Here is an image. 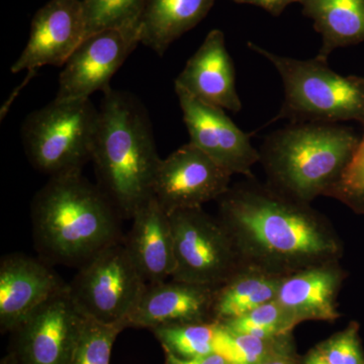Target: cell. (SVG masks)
I'll return each instance as SVG.
<instances>
[{
  "mask_svg": "<svg viewBox=\"0 0 364 364\" xmlns=\"http://www.w3.org/2000/svg\"><path fill=\"white\" fill-rule=\"evenodd\" d=\"M248 48L277 69L284 100L277 119L341 124L358 122L364 128V77L340 75L328 60H299L275 54L248 42Z\"/></svg>",
  "mask_w": 364,
  "mask_h": 364,
  "instance_id": "obj_5",
  "label": "cell"
},
{
  "mask_svg": "<svg viewBox=\"0 0 364 364\" xmlns=\"http://www.w3.org/2000/svg\"><path fill=\"white\" fill-rule=\"evenodd\" d=\"M147 284L122 240L81 265L68 291L83 317L127 328Z\"/></svg>",
  "mask_w": 364,
  "mask_h": 364,
  "instance_id": "obj_7",
  "label": "cell"
},
{
  "mask_svg": "<svg viewBox=\"0 0 364 364\" xmlns=\"http://www.w3.org/2000/svg\"><path fill=\"white\" fill-rule=\"evenodd\" d=\"M164 351L177 358H195L218 354L221 323L215 321L182 323L152 329Z\"/></svg>",
  "mask_w": 364,
  "mask_h": 364,
  "instance_id": "obj_22",
  "label": "cell"
},
{
  "mask_svg": "<svg viewBox=\"0 0 364 364\" xmlns=\"http://www.w3.org/2000/svg\"><path fill=\"white\" fill-rule=\"evenodd\" d=\"M360 138L342 124L289 123L264 139L259 163L268 184L311 203L338 181Z\"/></svg>",
  "mask_w": 364,
  "mask_h": 364,
  "instance_id": "obj_4",
  "label": "cell"
},
{
  "mask_svg": "<svg viewBox=\"0 0 364 364\" xmlns=\"http://www.w3.org/2000/svg\"><path fill=\"white\" fill-rule=\"evenodd\" d=\"M345 279L339 261L321 263L284 277L275 299L296 326L305 321L333 322L341 317L338 296Z\"/></svg>",
  "mask_w": 364,
  "mask_h": 364,
  "instance_id": "obj_16",
  "label": "cell"
},
{
  "mask_svg": "<svg viewBox=\"0 0 364 364\" xmlns=\"http://www.w3.org/2000/svg\"><path fill=\"white\" fill-rule=\"evenodd\" d=\"M165 364H231L219 354L203 356V358H181L165 351Z\"/></svg>",
  "mask_w": 364,
  "mask_h": 364,
  "instance_id": "obj_30",
  "label": "cell"
},
{
  "mask_svg": "<svg viewBox=\"0 0 364 364\" xmlns=\"http://www.w3.org/2000/svg\"><path fill=\"white\" fill-rule=\"evenodd\" d=\"M217 0H146L141 14V44L163 56L172 43L208 16Z\"/></svg>",
  "mask_w": 364,
  "mask_h": 364,
  "instance_id": "obj_19",
  "label": "cell"
},
{
  "mask_svg": "<svg viewBox=\"0 0 364 364\" xmlns=\"http://www.w3.org/2000/svg\"><path fill=\"white\" fill-rule=\"evenodd\" d=\"M81 2L87 37L107 28L139 23L146 0H81Z\"/></svg>",
  "mask_w": 364,
  "mask_h": 364,
  "instance_id": "obj_23",
  "label": "cell"
},
{
  "mask_svg": "<svg viewBox=\"0 0 364 364\" xmlns=\"http://www.w3.org/2000/svg\"><path fill=\"white\" fill-rule=\"evenodd\" d=\"M97 122L90 98H55L31 112L21 126L28 161L51 177L82 171L92 158Z\"/></svg>",
  "mask_w": 364,
  "mask_h": 364,
  "instance_id": "obj_6",
  "label": "cell"
},
{
  "mask_svg": "<svg viewBox=\"0 0 364 364\" xmlns=\"http://www.w3.org/2000/svg\"><path fill=\"white\" fill-rule=\"evenodd\" d=\"M228 330V329H227ZM229 331L227 360L231 364H260L273 354L294 346L291 333L273 338Z\"/></svg>",
  "mask_w": 364,
  "mask_h": 364,
  "instance_id": "obj_26",
  "label": "cell"
},
{
  "mask_svg": "<svg viewBox=\"0 0 364 364\" xmlns=\"http://www.w3.org/2000/svg\"><path fill=\"white\" fill-rule=\"evenodd\" d=\"M159 157L149 114L130 92L104 93L92 158L97 186L122 218L132 219L152 196Z\"/></svg>",
  "mask_w": 364,
  "mask_h": 364,
  "instance_id": "obj_3",
  "label": "cell"
},
{
  "mask_svg": "<svg viewBox=\"0 0 364 364\" xmlns=\"http://www.w3.org/2000/svg\"><path fill=\"white\" fill-rule=\"evenodd\" d=\"M231 178L230 172L188 143L161 159L153 181L152 196L168 214L203 208L227 193Z\"/></svg>",
  "mask_w": 364,
  "mask_h": 364,
  "instance_id": "obj_10",
  "label": "cell"
},
{
  "mask_svg": "<svg viewBox=\"0 0 364 364\" xmlns=\"http://www.w3.org/2000/svg\"><path fill=\"white\" fill-rule=\"evenodd\" d=\"M221 324L230 331L259 338H273L289 334L296 327L277 299L268 301L241 317L226 321Z\"/></svg>",
  "mask_w": 364,
  "mask_h": 364,
  "instance_id": "obj_24",
  "label": "cell"
},
{
  "mask_svg": "<svg viewBox=\"0 0 364 364\" xmlns=\"http://www.w3.org/2000/svg\"><path fill=\"white\" fill-rule=\"evenodd\" d=\"M85 37L81 0H49L33 16L28 43L11 72L63 67Z\"/></svg>",
  "mask_w": 364,
  "mask_h": 364,
  "instance_id": "obj_13",
  "label": "cell"
},
{
  "mask_svg": "<svg viewBox=\"0 0 364 364\" xmlns=\"http://www.w3.org/2000/svg\"><path fill=\"white\" fill-rule=\"evenodd\" d=\"M303 14L322 38L317 56L364 42V0H303Z\"/></svg>",
  "mask_w": 364,
  "mask_h": 364,
  "instance_id": "obj_20",
  "label": "cell"
},
{
  "mask_svg": "<svg viewBox=\"0 0 364 364\" xmlns=\"http://www.w3.org/2000/svg\"><path fill=\"white\" fill-rule=\"evenodd\" d=\"M0 364H16L14 363L13 355L11 353L7 354L6 358H2L1 363Z\"/></svg>",
  "mask_w": 364,
  "mask_h": 364,
  "instance_id": "obj_33",
  "label": "cell"
},
{
  "mask_svg": "<svg viewBox=\"0 0 364 364\" xmlns=\"http://www.w3.org/2000/svg\"><path fill=\"white\" fill-rule=\"evenodd\" d=\"M301 1L303 0H234L236 4L261 7L273 16H279L287 6L296 2L301 4Z\"/></svg>",
  "mask_w": 364,
  "mask_h": 364,
  "instance_id": "obj_29",
  "label": "cell"
},
{
  "mask_svg": "<svg viewBox=\"0 0 364 364\" xmlns=\"http://www.w3.org/2000/svg\"><path fill=\"white\" fill-rule=\"evenodd\" d=\"M260 364H301V358L296 354V347L273 354Z\"/></svg>",
  "mask_w": 364,
  "mask_h": 364,
  "instance_id": "obj_31",
  "label": "cell"
},
{
  "mask_svg": "<svg viewBox=\"0 0 364 364\" xmlns=\"http://www.w3.org/2000/svg\"><path fill=\"white\" fill-rule=\"evenodd\" d=\"M85 320L67 284L13 332L14 363L70 364Z\"/></svg>",
  "mask_w": 364,
  "mask_h": 364,
  "instance_id": "obj_11",
  "label": "cell"
},
{
  "mask_svg": "<svg viewBox=\"0 0 364 364\" xmlns=\"http://www.w3.org/2000/svg\"><path fill=\"white\" fill-rule=\"evenodd\" d=\"M139 44V23L87 36L63 66L56 98L78 100L90 98L97 91L105 93L111 88L114 74Z\"/></svg>",
  "mask_w": 364,
  "mask_h": 364,
  "instance_id": "obj_9",
  "label": "cell"
},
{
  "mask_svg": "<svg viewBox=\"0 0 364 364\" xmlns=\"http://www.w3.org/2000/svg\"><path fill=\"white\" fill-rule=\"evenodd\" d=\"M301 364H329L325 358L321 355L320 352L316 347L311 349L305 356L301 358Z\"/></svg>",
  "mask_w": 364,
  "mask_h": 364,
  "instance_id": "obj_32",
  "label": "cell"
},
{
  "mask_svg": "<svg viewBox=\"0 0 364 364\" xmlns=\"http://www.w3.org/2000/svg\"><path fill=\"white\" fill-rule=\"evenodd\" d=\"M282 279L260 268L246 265L215 289L213 320L219 323L233 320L273 301Z\"/></svg>",
  "mask_w": 364,
  "mask_h": 364,
  "instance_id": "obj_21",
  "label": "cell"
},
{
  "mask_svg": "<svg viewBox=\"0 0 364 364\" xmlns=\"http://www.w3.org/2000/svg\"><path fill=\"white\" fill-rule=\"evenodd\" d=\"M54 270L42 261L9 254L0 262V329L14 332L48 299L65 289Z\"/></svg>",
  "mask_w": 364,
  "mask_h": 364,
  "instance_id": "obj_14",
  "label": "cell"
},
{
  "mask_svg": "<svg viewBox=\"0 0 364 364\" xmlns=\"http://www.w3.org/2000/svg\"><path fill=\"white\" fill-rule=\"evenodd\" d=\"M316 348L329 364H364V353L359 338V325L351 322Z\"/></svg>",
  "mask_w": 364,
  "mask_h": 364,
  "instance_id": "obj_28",
  "label": "cell"
},
{
  "mask_svg": "<svg viewBox=\"0 0 364 364\" xmlns=\"http://www.w3.org/2000/svg\"><path fill=\"white\" fill-rule=\"evenodd\" d=\"M215 289L174 279L147 284L127 318L126 327L152 330L161 326L213 320Z\"/></svg>",
  "mask_w": 364,
  "mask_h": 364,
  "instance_id": "obj_17",
  "label": "cell"
},
{
  "mask_svg": "<svg viewBox=\"0 0 364 364\" xmlns=\"http://www.w3.org/2000/svg\"><path fill=\"white\" fill-rule=\"evenodd\" d=\"M122 325L104 324L86 318L74 349L70 364H109L112 346Z\"/></svg>",
  "mask_w": 364,
  "mask_h": 364,
  "instance_id": "obj_25",
  "label": "cell"
},
{
  "mask_svg": "<svg viewBox=\"0 0 364 364\" xmlns=\"http://www.w3.org/2000/svg\"><path fill=\"white\" fill-rule=\"evenodd\" d=\"M124 245L148 284L172 277L176 269L170 215L151 196L132 217Z\"/></svg>",
  "mask_w": 364,
  "mask_h": 364,
  "instance_id": "obj_18",
  "label": "cell"
},
{
  "mask_svg": "<svg viewBox=\"0 0 364 364\" xmlns=\"http://www.w3.org/2000/svg\"><path fill=\"white\" fill-rule=\"evenodd\" d=\"M352 212L364 215V133L353 156L327 195Z\"/></svg>",
  "mask_w": 364,
  "mask_h": 364,
  "instance_id": "obj_27",
  "label": "cell"
},
{
  "mask_svg": "<svg viewBox=\"0 0 364 364\" xmlns=\"http://www.w3.org/2000/svg\"><path fill=\"white\" fill-rule=\"evenodd\" d=\"M217 202V218L247 265L286 277L343 255L328 218L267 182L248 177Z\"/></svg>",
  "mask_w": 364,
  "mask_h": 364,
  "instance_id": "obj_1",
  "label": "cell"
},
{
  "mask_svg": "<svg viewBox=\"0 0 364 364\" xmlns=\"http://www.w3.org/2000/svg\"><path fill=\"white\" fill-rule=\"evenodd\" d=\"M174 87L225 111L234 114L241 112L234 62L228 52L222 31L212 30L208 33L177 76Z\"/></svg>",
  "mask_w": 364,
  "mask_h": 364,
  "instance_id": "obj_15",
  "label": "cell"
},
{
  "mask_svg": "<svg viewBox=\"0 0 364 364\" xmlns=\"http://www.w3.org/2000/svg\"><path fill=\"white\" fill-rule=\"evenodd\" d=\"M121 215L82 171L50 177L36 193L32 221L36 245L52 262L83 265L122 241Z\"/></svg>",
  "mask_w": 364,
  "mask_h": 364,
  "instance_id": "obj_2",
  "label": "cell"
},
{
  "mask_svg": "<svg viewBox=\"0 0 364 364\" xmlns=\"http://www.w3.org/2000/svg\"><path fill=\"white\" fill-rule=\"evenodd\" d=\"M188 132L189 143L203 151L228 172L253 177L252 168L260 162L259 150L250 136L241 130L221 107L205 104L186 91L174 87Z\"/></svg>",
  "mask_w": 364,
  "mask_h": 364,
  "instance_id": "obj_12",
  "label": "cell"
},
{
  "mask_svg": "<svg viewBox=\"0 0 364 364\" xmlns=\"http://www.w3.org/2000/svg\"><path fill=\"white\" fill-rule=\"evenodd\" d=\"M169 215L176 257L172 279L217 289L247 265L219 219L203 208Z\"/></svg>",
  "mask_w": 364,
  "mask_h": 364,
  "instance_id": "obj_8",
  "label": "cell"
}]
</instances>
